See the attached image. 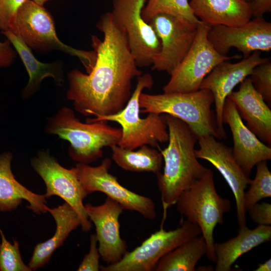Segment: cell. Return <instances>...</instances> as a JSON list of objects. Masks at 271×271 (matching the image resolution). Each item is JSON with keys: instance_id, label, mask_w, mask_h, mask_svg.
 Masks as SVG:
<instances>
[{"instance_id": "obj_9", "label": "cell", "mask_w": 271, "mask_h": 271, "mask_svg": "<svg viewBox=\"0 0 271 271\" xmlns=\"http://www.w3.org/2000/svg\"><path fill=\"white\" fill-rule=\"evenodd\" d=\"M201 233L200 227L187 220L177 228L166 231L161 225L131 251H127L118 262L100 266L102 271H151L165 254Z\"/></svg>"}, {"instance_id": "obj_6", "label": "cell", "mask_w": 271, "mask_h": 271, "mask_svg": "<svg viewBox=\"0 0 271 271\" xmlns=\"http://www.w3.org/2000/svg\"><path fill=\"white\" fill-rule=\"evenodd\" d=\"M175 204L187 221L200 227L207 245V257L215 262L214 230L217 224H223L224 215L229 212L231 203L217 192L212 171L208 169L201 178L182 192Z\"/></svg>"}, {"instance_id": "obj_19", "label": "cell", "mask_w": 271, "mask_h": 271, "mask_svg": "<svg viewBox=\"0 0 271 271\" xmlns=\"http://www.w3.org/2000/svg\"><path fill=\"white\" fill-rule=\"evenodd\" d=\"M235 104L246 126L262 142L271 144V110L254 88L250 77L241 83L237 91L227 96Z\"/></svg>"}, {"instance_id": "obj_12", "label": "cell", "mask_w": 271, "mask_h": 271, "mask_svg": "<svg viewBox=\"0 0 271 271\" xmlns=\"http://www.w3.org/2000/svg\"><path fill=\"white\" fill-rule=\"evenodd\" d=\"M31 164L45 184L46 198L54 195L63 199L78 214L82 229L89 231L92 228V223L83 204V200L87 195L74 168L68 169L63 167L48 151L39 152L31 160Z\"/></svg>"}, {"instance_id": "obj_5", "label": "cell", "mask_w": 271, "mask_h": 271, "mask_svg": "<svg viewBox=\"0 0 271 271\" xmlns=\"http://www.w3.org/2000/svg\"><path fill=\"white\" fill-rule=\"evenodd\" d=\"M214 97L205 89L187 93H142L139 104L141 113L166 114L187 124L197 138L211 135L219 139L215 116L211 110Z\"/></svg>"}, {"instance_id": "obj_2", "label": "cell", "mask_w": 271, "mask_h": 271, "mask_svg": "<svg viewBox=\"0 0 271 271\" xmlns=\"http://www.w3.org/2000/svg\"><path fill=\"white\" fill-rule=\"evenodd\" d=\"M165 114L168 145L159 148L164 161L163 173L157 175V185L163 208L164 222L168 208L176 204L179 195L201 178L208 170L198 160L195 146L198 138L185 122Z\"/></svg>"}, {"instance_id": "obj_35", "label": "cell", "mask_w": 271, "mask_h": 271, "mask_svg": "<svg viewBox=\"0 0 271 271\" xmlns=\"http://www.w3.org/2000/svg\"><path fill=\"white\" fill-rule=\"evenodd\" d=\"M252 17H262L271 11V0H253L250 3Z\"/></svg>"}, {"instance_id": "obj_38", "label": "cell", "mask_w": 271, "mask_h": 271, "mask_svg": "<svg viewBox=\"0 0 271 271\" xmlns=\"http://www.w3.org/2000/svg\"><path fill=\"white\" fill-rule=\"evenodd\" d=\"M247 3H250L253 0H243Z\"/></svg>"}, {"instance_id": "obj_28", "label": "cell", "mask_w": 271, "mask_h": 271, "mask_svg": "<svg viewBox=\"0 0 271 271\" xmlns=\"http://www.w3.org/2000/svg\"><path fill=\"white\" fill-rule=\"evenodd\" d=\"M255 166L254 178L251 180L249 188L244 195L246 210L262 199L271 197V173L266 161L261 162Z\"/></svg>"}, {"instance_id": "obj_36", "label": "cell", "mask_w": 271, "mask_h": 271, "mask_svg": "<svg viewBox=\"0 0 271 271\" xmlns=\"http://www.w3.org/2000/svg\"><path fill=\"white\" fill-rule=\"evenodd\" d=\"M254 271H270L271 259L269 258L263 263L258 264Z\"/></svg>"}, {"instance_id": "obj_29", "label": "cell", "mask_w": 271, "mask_h": 271, "mask_svg": "<svg viewBox=\"0 0 271 271\" xmlns=\"http://www.w3.org/2000/svg\"><path fill=\"white\" fill-rule=\"evenodd\" d=\"M2 242L0 244L1 271H31L21 256L19 242L15 240L13 243L5 238L0 228Z\"/></svg>"}, {"instance_id": "obj_22", "label": "cell", "mask_w": 271, "mask_h": 271, "mask_svg": "<svg viewBox=\"0 0 271 271\" xmlns=\"http://www.w3.org/2000/svg\"><path fill=\"white\" fill-rule=\"evenodd\" d=\"M270 240V225H258L254 229L246 225L239 227L236 236L224 242L214 243L215 270H232V265L240 256Z\"/></svg>"}, {"instance_id": "obj_11", "label": "cell", "mask_w": 271, "mask_h": 271, "mask_svg": "<svg viewBox=\"0 0 271 271\" xmlns=\"http://www.w3.org/2000/svg\"><path fill=\"white\" fill-rule=\"evenodd\" d=\"M111 161L105 158L101 164L92 167L78 163L74 169L85 193L102 192L118 203L124 210L133 211L148 219L157 217L155 204L150 198L138 194L122 186L109 172Z\"/></svg>"}, {"instance_id": "obj_32", "label": "cell", "mask_w": 271, "mask_h": 271, "mask_svg": "<svg viewBox=\"0 0 271 271\" xmlns=\"http://www.w3.org/2000/svg\"><path fill=\"white\" fill-rule=\"evenodd\" d=\"M27 0H0V29L6 31L17 11Z\"/></svg>"}, {"instance_id": "obj_26", "label": "cell", "mask_w": 271, "mask_h": 271, "mask_svg": "<svg viewBox=\"0 0 271 271\" xmlns=\"http://www.w3.org/2000/svg\"><path fill=\"white\" fill-rule=\"evenodd\" d=\"M207 253L202 236H197L182 243L163 256L158 262L156 271H194L198 261Z\"/></svg>"}, {"instance_id": "obj_30", "label": "cell", "mask_w": 271, "mask_h": 271, "mask_svg": "<svg viewBox=\"0 0 271 271\" xmlns=\"http://www.w3.org/2000/svg\"><path fill=\"white\" fill-rule=\"evenodd\" d=\"M250 78L256 90L264 100L271 103V63L267 61L256 66L250 74Z\"/></svg>"}, {"instance_id": "obj_21", "label": "cell", "mask_w": 271, "mask_h": 271, "mask_svg": "<svg viewBox=\"0 0 271 271\" xmlns=\"http://www.w3.org/2000/svg\"><path fill=\"white\" fill-rule=\"evenodd\" d=\"M12 154L5 152L0 155V211L10 212L15 210L23 200L29 203L28 208L36 214L46 213V198L36 194L20 184L11 169Z\"/></svg>"}, {"instance_id": "obj_20", "label": "cell", "mask_w": 271, "mask_h": 271, "mask_svg": "<svg viewBox=\"0 0 271 271\" xmlns=\"http://www.w3.org/2000/svg\"><path fill=\"white\" fill-rule=\"evenodd\" d=\"M189 4L194 15L210 27L240 26L252 17L250 4L243 0H190Z\"/></svg>"}, {"instance_id": "obj_34", "label": "cell", "mask_w": 271, "mask_h": 271, "mask_svg": "<svg viewBox=\"0 0 271 271\" xmlns=\"http://www.w3.org/2000/svg\"><path fill=\"white\" fill-rule=\"evenodd\" d=\"M17 55V51L8 39L3 42H0V68L10 66Z\"/></svg>"}, {"instance_id": "obj_18", "label": "cell", "mask_w": 271, "mask_h": 271, "mask_svg": "<svg viewBox=\"0 0 271 271\" xmlns=\"http://www.w3.org/2000/svg\"><path fill=\"white\" fill-rule=\"evenodd\" d=\"M222 120L229 125L233 141L232 154L237 163L249 176L258 163L271 159V148L263 144L243 123L234 102L226 99Z\"/></svg>"}, {"instance_id": "obj_17", "label": "cell", "mask_w": 271, "mask_h": 271, "mask_svg": "<svg viewBox=\"0 0 271 271\" xmlns=\"http://www.w3.org/2000/svg\"><path fill=\"white\" fill-rule=\"evenodd\" d=\"M84 205L89 219L95 227L101 258L107 264L118 262L128 251L127 244L120 233L119 217L123 208L108 197L101 205Z\"/></svg>"}, {"instance_id": "obj_15", "label": "cell", "mask_w": 271, "mask_h": 271, "mask_svg": "<svg viewBox=\"0 0 271 271\" xmlns=\"http://www.w3.org/2000/svg\"><path fill=\"white\" fill-rule=\"evenodd\" d=\"M207 38L219 54L226 55L235 48L244 58L252 52H268L271 49V24L263 17L254 18L237 27L216 25L210 27Z\"/></svg>"}, {"instance_id": "obj_25", "label": "cell", "mask_w": 271, "mask_h": 271, "mask_svg": "<svg viewBox=\"0 0 271 271\" xmlns=\"http://www.w3.org/2000/svg\"><path fill=\"white\" fill-rule=\"evenodd\" d=\"M111 158L123 170L134 172H160L163 156L160 151L148 145L138 150H128L117 145L110 148Z\"/></svg>"}, {"instance_id": "obj_33", "label": "cell", "mask_w": 271, "mask_h": 271, "mask_svg": "<svg viewBox=\"0 0 271 271\" xmlns=\"http://www.w3.org/2000/svg\"><path fill=\"white\" fill-rule=\"evenodd\" d=\"M252 220L258 225H271V204L257 203L246 210Z\"/></svg>"}, {"instance_id": "obj_37", "label": "cell", "mask_w": 271, "mask_h": 271, "mask_svg": "<svg viewBox=\"0 0 271 271\" xmlns=\"http://www.w3.org/2000/svg\"><path fill=\"white\" fill-rule=\"evenodd\" d=\"M36 3L43 6L45 3L49 1V0H33Z\"/></svg>"}, {"instance_id": "obj_3", "label": "cell", "mask_w": 271, "mask_h": 271, "mask_svg": "<svg viewBox=\"0 0 271 271\" xmlns=\"http://www.w3.org/2000/svg\"><path fill=\"white\" fill-rule=\"evenodd\" d=\"M106 122H81L72 109L63 107L48 119L46 130L68 141L70 157L79 163L87 164L101 158L103 149L117 145L121 138V128Z\"/></svg>"}, {"instance_id": "obj_13", "label": "cell", "mask_w": 271, "mask_h": 271, "mask_svg": "<svg viewBox=\"0 0 271 271\" xmlns=\"http://www.w3.org/2000/svg\"><path fill=\"white\" fill-rule=\"evenodd\" d=\"M149 24L159 38L161 50L154 58L152 69L171 75L190 50L197 26L167 14H158Z\"/></svg>"}, {"instance_id": "obj_14", "label": "cell", "mask_w": 271, "mask_h": 271, "mask_svg": "<svg viewBox=\"0 0 271 271\" xmlns=\"http://www.w3.org/2000/svg\"><path fill=\"white\" fill-rule=\"evenodd\" d=\"M198 142L199 148L195 150L197 158L210 162L224 178L235 198L239 227L246 225L244 195L251 179L236 162L231 148L211 135L201 137L198 139Z\"/></svg>"}, {"instance_id": "obj_24", "label": "cell", "mask_w": 271, "mask_h": 271, "mask_svg": "<svg viewBox=\"0 0 271 271\" xmlns=\"http://www.w3.org/2000/svg\"><path fill=\"white\" fill-rule=\"evenodd\" d=\"M2 33L11 42L28 73L29 81L22 92L24 98H28L33 94L42 80L46 77H52L58 85L63 82L62 61L48 63L41 62L34 56L31 48L18 36L9 30L2 31Z\"/></svg>"}, {"instance_id": "obj_31", "label": "cell", "mask_w": 271, "mask_h": 271, "mask_svg": "<svg viewBox=\"0 0 271 271\" xmlns=\"http://www.w3.org/2000/svg\"><path fill=\"white\" fill-rule=\"evenodd\" d=\"M97 240L95 234L90 237L89 252L79 264L78 271H98L100 269L99 259L101 257L97 247Z\"/></svg>"}, {"instance_id": "obj_7", "label": "cell", "mask_w": 271, "mask_h": 271, "mask_svg": "<svg viewBox=\"0 0 271 271\" xmlns=\"http://www.w3.org/2000/svg\"><path fill=\"white\" fill-rule=\"evenodd\" d=\"M8 30L18 36L30 48L37 51L59 50L78 57L87 72L95 63V52L75 49L59 40L51 14L43 6L33 0H27L20 7Z\"/></svg>"}, {"instance_id": "obj_4", "label": "cell", "mask_w": 271, "mask_h": 271, "mask_svg": "<svg viewBox=\"0 0 271 271\" xmlns=\"http://www.w3.org/2000/svg\"><path fill=\"white\" fill-rule=\"evenodd\" d=\"M136 88L124 107L116 114L87 118L86 122L110 121L118 123L122 134L117 145L128 150H134L144 145L159 148V144L168 142L169 134L165 114L148 113L145 118L140 116L139 99L145 88L151 89L154 80L149 73L137 78Z\"/></svg>"}, {"instance_id": "obj_23", "label": "cell", "mask_w": 271, "mask_h": 271, "mask_svg": "<svg viewBox=\"0 0 271 271\" xmlns=\"http://www.w3.org/2000/svg\"><path fill=\"white\" fill-rule=\"evenodd\" d=\"M46 209L54 218L56 229L52 237L45 242L37 244L35 246L28 264L32 270L47 264L53 252L63 244L69 234L81 226V219L78 214L66 202L52 209L47 206Z\"/></svg>"}, {"instance_id": "obj_8", "label": "cell", "mask_w": 271, "mask_h": 271, "mask_svg": "<svg viewBox=\"0 0 271 271\" xmlns=\"http://www.w3.org/2000/svg\"><path fill=\"white\" fill-rule=\"evenodd\" d=\"M210 26L201 23L194 42L177 68L163 87L164 93H187L197 91L204 78L218 64L238 56H228L217 52L207 38Z\"/></svg>"}, {"instance_id": "obj_1", "label": "cell", "mask_w": 271, "mask_h": 271, "mask_svg": "<svg viewBox=\"0 0 271 271\" xmlns=\"http://www.w3.org/2000/svg\"><path fill=\"white\" fill-rule=\"evenodd\" d=\"M103 40L92 36L96 59L87 74L75 69L68 74L67 97L84 116L114 114L125 106L131 95V82L143 74L130 52L125 35L111 12L96 24Z\"/></svg>"}, {"instance_id": "obj_10", "label": "cell", "mask_w": 271, "mask_h": 271, "mask_svg": "<svg viewBox=\"0 0 271 271\" xmlns=\"http://www.w3.org/2000/svg\"><path fill=\"white\" fill-rule=\"evenodd\" d=\"M147 0H113L111 12L124 32L130 52L139 67L152 65L161 50L159 38L142 15Z\"/></svg>"}, {"instance_id": "obj_16", "label": "cell", "mask_w": 271, "mask_h": 271, "mask_svg": "<svg viewBox=\"0 0 271 271\" xmlns=\"http://www.w3.org/2000/svg\"><path fill=\"white\" fill-rule=\"evenodd\" d=\"M262 58L259 51H254L241 61L231 63L223 61L216 65L202 81L200 89L210 90L214 97L215 120L219 139H226L222 114L226 99L234 88L250 75L258 65L267 61Z\"/></svg>"}, {"instance_id": "obj_27", "label": "cell", "mask_w": 271, "mask_h": 271, "mask_svg": "<svg viewBox=\"0 0 271 271\" xmlns=\"http://www.w3.org/2000/svg\"><path fill=\"white\" fill-rule=\"evenodd\" d=\"M161 14L171 15L195 26L202 23L193 13L189 0H148L142 12L143 18L147 23Z\"/></svg>"}]
</instances>
